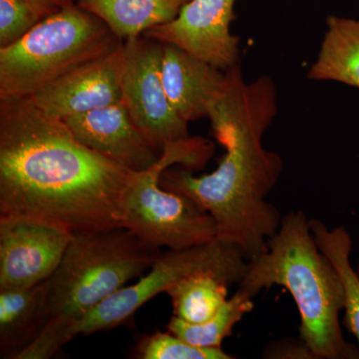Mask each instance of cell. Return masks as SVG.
<instances>
[{
  "label": "cell",
  "mask_w": 359,
  "mask_h": 359,
  "mask_svg": "<svg viewBox=\"0 0 359 359\" xmlns=\"http://www.w3.org/2000/svg\"><path fill=\"white\" fill-rule=\"evenodd\" d=\"M254 306L252 297L238 290L211 320L201 325H191L172 316L167 327L168 332L195 346L222 348L224 339L231 334L235 325L245 314L250 313Z\"/></svg>",
  "instance_id": "cell-19"
},
{
  "label": "cell",
  "mask_w": 359,
  "mask_h": 359,
  "mask_svg": "<svg viewBox=\"0 0 359 359\" xmlns=\"http://www.w3.org/2000/svg\"><path fill=\"white\" fill-rule=\"evenodd\" d=\"M75 1H76V0H75Z\"/></svg>",
  "instance_id": "cell-24"
},
{
  "label": "cell",
  "mask_w": 359,
  "mask_h": 359,
  "mask_svg": "<svg viewBox=\"0 0 359 359\" xmlns=\"http://www.w3.org/2000/svg\"><path fill=\"white\" fill-rule=\"evenodd\" d=\"M237 0H190L178 16L144 36L173 44L224 71L240 65V37L231 32Z\"/></svg>",
  "instance_id": "cell-10"
},
{
  "label": "cell",
  "mask_w": 359,
  "mask_h": 359,
  "mask_svg": "<svg viewBox=\"0 0 359 359\" xmlns=\"http://www.w3.org/2000/svg\"><path fill=\"white\" fill-rule=\"evenodd\" d=\"M214 144L201 137L169 144L162 157L145 171L133 172L123 195L121 221L148 244L179 250L207 244L218 238L214 218L190 198L165 190L162 174L178 164L195 171L214 154Z\"/></svg>",
  "instance_id": "cell-6"
},
{
  "label": "cell",
  "mask_w": 359,
  "mask_h": 359,
  "mask_svg": "<svg viewBox=\"0 0 359 359\" xmlns=\"http://www.w3.org/2000/svg\"><path fill=\"white\" fill-rule=\"evenodd\" d=\"M63 121L86 147L131 171H145L162 157L137 128L122 101Z\"/></svg>",
  "instance_id": "cell-12"
},
{
  "label": "cell",
  "mask_w": 359,
  "mask_h": 359,
  "mask_svg": "<svg viewBox=\"0 0 359 359\" xmlns=\"http://www.w3.org/2000/svg\"><path fill=\"white\" fill-rule=\"evenodd\" d=\"M276 113L275 82L266 75L245 82L240 65L233 66L208 117L212 136L226 149L218 168L196 177L185 167H171L160 179L163 189L190 198L209 212L218 238L238 245L248 259L266 250L282 224V215L266 197L283 163L263 144Z\"/></svg>",
  "instance_id": "cell-2"
},
{
  "label": "cell",
  "mask_w": 359,
  "mask_h": 359,
  "mask_svg": "<svg viewBox=\"0 0 359 359\" xmlns=\"http://www.w3.org/2000/svg\"><path fill=\"white\" fill-rule=\"evenodd\" d=\"M161 73L172 107L188 124L209 117L226 84V71L173 44L163 43Z\"/></svg>",
  "instance_id": "cell-13"
},
{
  "label": "cell",
  "mask_w": 359,
  "mask_h": 359,
  "mask_svg": "<svg viewBox=\"0 0 359 359\" xmlns=\"http://www.w3.org/2000/svg\"><path fill=\"white\" fill-rule=\"evenodd\" d=\"M126 228L73 235L49 278V320L18 359H48L69 342L68 332L99 304L145 275L160 257Z\"/></svg>",
  "instance_id": "cell-4"
},
{
  "label": "cell",
  "mask_w": 359,
  "mask_h": 359,
  "mask_svg": "<svg viewBox=\"0 0 359 359\" xmlns=\"http://www.w3.org/2000/svg\"><path fill=\"white\" fill-rule=\"evenodd\" d=\"M358 275H359V269H358Z\"/></svg>",
  "instance_id": "cell-23"
},
{
  "label": "cell",
  "mask_w": 359,
  "mask_h": 359,
  "mask_svg": "<svg viewBox=\"0 0 359 359\" xmlns=\"http://www.w3.org/2000/svg\"><path fill=\"white\" fill-rule=\"evenodd\" d=\"M190 0H76L123 42L171 22Z\"/></svg>",
  "instance_id": "cell-15"
},
{
  "label": "cell",
  "mask_w": 359,
  "mask_h": 359,
  "mask_svg": "<svg viewBox=\"0 0 359 359\" xmlns=\"http://www.w3.org/2000/svg\"><path fill=\"white\" fill-rule=\"evenodd\" d=\"M26 1L39 7L47 15L50 16L60 9L65 8V6L74 4L75 0H26Z\"/></svg>",
  "instance_id": "cell-22"
},
{
  "label": "cell",
  "mask_w": 359,
  "mask_h": 359,
  "mask_svg": "<svg viewBox=\"0 0 359 359\" xmlns=\"http://www.w3.org/2000/svg\"><path fill=\"white\" fill-rule=\"evenodd\" d=\"M74 233L33 217L0 215V290L49 280Z\"/></svg>",
  "instance_id": "cell-9"
},
{
  "label": "cell",
  "mask_w": 359,
  "mask_h": 359,
  "mask_svg": "<svg viewBox=\"0 0 359 359\" xmlns=\"http://www.w3.org/2000/svg\"><path fill=\"white\" fill-rule=\"evenodd\" d=\"M230 285L216 276H188L167 290L173 316L191 325L211 320L228 299Z\"/></svg>",
  "instance_id": "cell-18"
},
{
  "label": "cell",
  "mask_w": 359,
  "mask_h": 359,
  "mask_svg": "<svg viewBox=\"0 0 359 359\" xmlns=\"http://www.w3.org/2000/svg\"><path fill=\"white\" fill-rule=\"evenodd\" d=\"M163 43L136 37L123 43L122 103L134 124L161 153L167 145L191 137L165 91L161 73Z\"/></svg>",
  "instance_id": "cell-8"
},
{
  "label": "cell",
  "mask_w": 359,
  "mask_h": 359,
  "mask_svg": "<svg viewBox=\"0 0 359 359\" xmlns=\"http://www.w3.org/2000/svg\"><path fill=\"white\" fill-rule=\"evenodd\" d=\"M46 18L42 9L26 0H0V48L20 41Z\"/></svg>",
  "instance_id": "cell-21"
},
{
  "label": "cell",
  "mask_w": 359,
  "mask_h": 359,
  "mask_svg": "<svg viewBox=\"0 0 359 359\" xmlns=\"http://www.w3.org/2000/svg\"><path fill=\"white\" fill-rule=\"evenodd\" d=\"M247 264V257L238 245L219 238L207 244L162 252L138 282L118 290L75 323L68 332V340L125 325L146 302L188 276L210 275L230 285H238Z\"/></svg>",
  "instance_id": "cell-7"
},
{
  "label": "cell",
  "mask_w": 359,
  "mask_h": 359,
  "mask_svg": "<svg viewBox=\"0 0 359 359\" xmlns=\"http://www.w3.org/2000/svg\"><path fill=\"white\" fill-rule=\"evenodd\" d=\"M133 172L86 147L29 98L0 99V215L44 219L73 233L123 228Z\"/></svg>",
  "instance_id": "cell-1"
},
{
  "label": "cell",
  "mask_w": 359,
  "mask_h": 359,
  "mask_svg": "<svg viewBox=\"0 0 359 359\" xmlns=\"http://www.w3.org/2000/svg\"><path fill=\"white\" fill-rule=\"evenodd\" d=\"M122 68L123 44L112 53L75 68L27 98L46 114L61 120L106 107L122 100Z\"/></svg>",
  "instance_id": "cell-11"
},
{
  "label": "cell",
  "mask_w": 359,
  "mask_h": 359,
  "mask_svg": "<svg viewBox=\"0 0 359 359\" xmlns=\"http://www.w3.org/2000/svg\"><path fill=\"white\" fill-rule=\"evenodd\" d=\"M314 240L339 271L346 294L344 325L359 341V275L351 263L353 240L344 226L328 229L318 219H309Z\"/></svg>",
  "instance_id": "cell-17"
},
{
  "label": "cell",
  "mask_w": 359,
  "mask_h": 359,
  "mask_svg": "<svg viewBox=\"0 0 359 359\" xmlns=\"http://www.w3.org/2000/svg\"><path fill=\"white\" fill-rule=\"evenodd\" d=\"M308 78L359 89V18L328 16L327 30Z\"/></svg>",
  "instance_id": "cell-16"
},
{
  "label": "cell",
  "mask_w": 359,
  "mask_h": 359,
  "mask_svg": "<svg viewBox=\"0 0 359 359\" xmlns=\"http://www.w3.org/2000/svg\"><path fill=\"white\" fill-rule=\"evenodd\" d=\"M273 285L285 287L294 299L299 337L314 358H359V349L346 341L340 327L346 306L341 276L316 245L302 210L283 216L266 250L248 259L238 290L254 299Z\"/></svg>",
  "instance_id": "cell-3"
},
{
  "label": "cell",
  "mask_w": 359,
  "mask_h": 359,
  "mask_svg": "<svg viewBox=\"0 0 359 359\" xmlns=\"http://www.w3.org/2000/svg\"><path fill=\"white\" fill-rule=\"evenodd\" d=\"M122 44L100 18L74 2L40 21L20 41L0 48V99L32 96Z\"/></svg>",
  "instance_id": "cell-5"
},
{
  "label": "cell",
  "mask_w": 359,
  "mask_h": 359,
  "mask_svg": "<svg viewBox=\"0 0 359 359\" xmlns=\"http://www.w3.org/2000/svg\"><path fill=\"white\" fill-rule=\"evenodd\" d=\"M139 359H231L222 348H205L189 344L172 332L144 335L134 348Z\"/></svg>",
  "instance_id": "cell-20"
},
{
  "label": "cell",
  "mask_w": 359,
  "mask_h": 359,
  "mask_svg": "<svg viewBox=\"0 0 359 359\" xmlns=\"http://www.w3.org/2000/svg\"><path fill=\"white\" fill-rule=\"evenodd\" d=\"M49 280L0 290V358L18 359L49 320Z\"/></svg>",
  "instance_id": "cell-14"
}]
</instances>
